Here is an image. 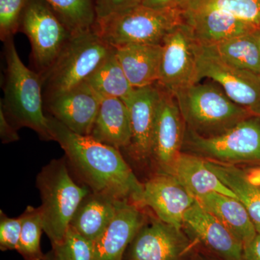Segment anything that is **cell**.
<instances>
[{"label": "cell", "instance_id": "6da1fadb", "mask_svg": "<svg viewBox=\"0 0 260 260\" xmlns=\"http://www.w3.org/2000/svg\"><path fill=\"white\" fill-rule=\"evenodd\" d=\"M49 116L53 140L64 151L68 164L90 191L129 201L140 207L143 184L136 177L120 150L76 134Z\"/></svg>", "mask_w": 260, "mask_h": 260}, {"label": "cell", "instance_id": "e575fe53", "mask_svg": "<svg viewBox=\"0 0 260 260\" xmlns=\"http://www.w3.org/2000/svg\"><path fill=\"white\" fill-rule=\"evenodd\" d=\"M243 260H260V232L244 246Z\"/></svg>", "mask_w": 260, "mask_h": 260}, {"label": "cell", "instance_id": "836d02e7", "mask_svg": "<svg viewBox=\"0 0 260 260\" xmlns=\"http://www.w3.org/2000/svg\"><path fill=\"white\" fill-rule=\"evenodd\" d=\"M0 138L3 144L14 143L20 140L16 128L8 120L1 107H0Z\"/></svg>", "mask_w": 260, "mask_h": 260}, {"label": "cell", "instance_id": "1f68e13d", "mask_svg": "<svg viewBox=\"0 0 260 260\" xmlns=\"http://www.w3.org/2000/svg\"><path fill=\"white\" fill-rule=\"evenodd\" d=\"M22 229V218H10L0 211V249L16 250Z\"/></svg>", "mask_w": 260, "mask_h": 260}, {"label": "cell", "instance_id": "8992f818", "mask_svg": "<svg viewBox=\"0 0 260 260\" xmlns=\"http://www.w3.org/2000/svg\"><path fill=\"white\" fill-rule=\"evenodd\" d=\"M181 8L154 9L140 4L95 23V31L109 46L162 45L166 37L183 23Z\"/></svg>", "mask_w": 260, "mask_h": 260}, {"label": "cell", "instance_id": "f35d334b", "mask_svg": "<svg viewBox=\"0 0 260 260\" xmlns=\"http://www.w3.org/2000/svg\"><path fill=\"white\" fill-rule=\"evenodd\" d=\"M254 34H255L256 39H257L258 42H259V47H260V28L257 29L255 32H254Z\"/></svg>", "mask_w": 260, "mask_h": 260}, {"label": "cell", "instance_id": "d590c367", "mask_svg": "<svg viewBox=\"0 0 260 260\" xmlns=\"http://www.w3.org/2000/svg\"><path fill=\"white\" fill-rule=\"evenodd\" d=\"M186 0H142L141 5L154 9L181 8Z\"/></svg>", "mask_w": 260, "mask_h": 260}, {"label": "cell", "instance_id": "83f0119b", "mask_svg": "<svg viewBox=\"0 0 260 260\" xmlns=\"http://www.w3.org/2000/svg\"><path fill=\"white\" fill-rule=\"evenodd\" d=\"M181 9L184 12L218 10L260 28V0H186Z\"/></svg>", "mask_w": 260, "mask_h": 260}, {"label": "cell", "instance_id": "44dd1931", "mask_svg": "<svg viewBox=\"0 0 260 260\" xmlns=\"http://www.w3.org/2000/svg\"><path fill=\"white\" fill-rule=\"evenodd\" d=\"M166 173L177 178L195 199L210 192L237 198L218 176L207 167L203 157L181 152Z\"/></svg>", "mask_w": 260, "mask_h": 260}, {"label": "cell", "instance_id": "ac0fdd59", "mask_svg": "<svg viewBox=\"0 0 260 260\" xmlns=\"http://www.w3.org/2000/svg\"><path fill=\"white\" fill-rule=\"evenodd\" d=\"M183 20L200 46L214 45L259 29L234 15L215 10L183 11Z\"/></svg>", "mask_w": 260, "mask_h": 260}, {"label": "cell", "instance_id": "ffe728a7", "mask_svg": "<svg viewBox=\"0 0 260 260\" xmlns=\"http://www.w3.org/2000/svg\"><path fill=\"white\" fill-rule=\"evenodd\" d=\"M126 78L134 88L154 85L160 78L162 46L135 44L115 49Z\"/></svg>", "mask_w": 260, "mask_h": 260}, {"label": "cell", "instance_id": "e0dca14e", "mask_svg": "<svg viewBox=\"0 0 260 260\" xmlns=\"http://www.w3.org/2000/svg\"><path fill=\"white\" fill-rule=\"evenodd\" d=\"M183 226L223 260H243L244 245L197 200L184 214Z\"/></svg>", "mask_w": 260, "mask_h": 260}, {"label": "cell", "instance_id": "52a82bcc", "mask_svg": "<svg viewBox=\"0 0 260 260\" xmlns=\"http://www.w3.org/2000/svg\"><path fill=\"white\" fill-rule=\"evenodd\" d=\"M191 152L225 164L260 166V116H252L216 136L204 138L187 129L184 138Z\"/></svg>", "mask_w": 260, "mask_h": 260}, {"label": "cell", "instance_id": "5b68a950", "mask_svg": "<svg viewBox=\"0 0 260 260\" xmlns=\"http://www.w3.org/2000/svg\"><path fill=\"white\" fill-rule=\"evenodd\" d=\"M114 50L94 28L72 35L54 64L41 75L45 100L86 83Z\"/></svg>", "mask_w": 260, "mask_h": 260}, {"label": "cell", "instance_id": "f1b7e54d", "mask_svg": "<svg viewBox=\"0 0 260 260\" xmlns=\"http://www.w3.org/2000/svg\"><path fill=\"white\" fill-rule=\"evenodd\" d=\"M20 216L22 229L17 251L25 260H44L46 255L41 249V237L44 230L40 208L28 206Z\"/></svg>", "mask_w": 260, "mask_h": 260}, {"label": "cell", "instance_id": "5bb4252c", "mask_svg": "<svg viewBox=\"0 0 260 260\" xmlns=\"http://www.w3.org/2000/svg\"><path fill=\"white\" fill-rule=\"evenodd\" d=\"M130 244L128 260H179L188 241L181 229L157 218L146 219Z\"/></svg>", "mask_w": 260, "mask_h": 260}, {"label": "cell", "instance_id": "4316f807", "mask_svg": "<svg viewBox=\"0 0 260 260\" xmlns=\"http://www.w3.org/2000/svg\"><path fill=\"white\" fill-rule=\"evenodd\" d=\"M72 35L91 30L96 23L94 0H44Z\"/></svg>", "mask_w": 260, "mask_h": 260}, {"label": "cell", "instance_id": "8fae6325", "mask_svg": "<svg viewBox=\"0 0 260 260\" xmlns=\"http://www.w3.org/2000/svg\"><path fill=\"white\" fill-rule=\"evenodd\" d=\"M195 198L172 174L160 173L143 184L140 208H150L164 223L181 229Z\"/></svg>", "mask_w": 260, "mask_h": 260}, {"label": "cell", "instance_id": "30bf717a", "mask_svg": "<svg viewBox=\"0 0 260 260\" xmlns=\"http://www.w3.org/2000/svg\"><path fill=\"white\" fill-rule=\"evenodd\" d=\"M162 46L159 86L174 95L178 90L199 83V44L184 22L169 32Z\"/></svg>", "mask_w": 260, "mask_h": 260}, {"label": "cell", "instance_id": "2e32d148", "mask_svg": "<svg viewBox=\"0 0 260 260\" xmlns=\"http://www.w3.org/2000/svg\"><path fill=\"white\" fill-rule=\"evenodd\" d=\"M143 208L121 201L115 216L102 236L94 242V260H124V254L146 218Z\"/></svg>", "mask_w": 260, "mask_h": 260}, {"label": "cell", "instance_id": "4dcf8cb0", "mask_svg": "<svg viewBox=\"0 0 260 260\" xmlns=\"http://www.w3.org/2000/svg\"><path fill=\"white\" fill-rule=\"evenodd\" d=\"M26 3L27 0H0V38L3 42L19 30Z\"/></svg>", "mask_w": 260, "mask_h": 260}, {"label": "cell", "instance_id": "f546056e", "mask_svg": "<svg viewBox=\"0 0 260 260\" xmlns=\"http://www.w3.org/2000/svg\"><path fill=\"white\" fill-rule=\"evenodd\" d=\"M60 260H94V242L69 227L60 244L53 246Z\"/></svg>", "mask_w": 260, "mask_h": 260}, {"label": "cell", "instance_id": "484cf974", "mask_svg": "<svg viewBox=\"0 0 260 260\" xmlns=\"http://www.w3.org/2000/svg\"><path fill=\"white\" fill-rule=\"evenodd\" d=\"M254 32L205 47H210L225 62L260 75V47Z\"/></svg>", "mask_w": 260, "mask_h": 260}, {"label": "cell", "instance_id": "603a6c76", "mask_svg": "<svg viewBox=\"0 0 260 260\" xmlns=\"http://www.w3.org/2000/svg\"><path fill=\"white\" fill-rule=\"evenodd\" d=\"M207 211L214 215L243 245L250 242L256 234L245 207L238 198L220 193L210 192L196 198Z\"/></svg>", "mask_w": 260, "mask_h": 260}, {"label": "cell", "instance_id": "d6a6232c", "mask_svg": "<svg viewBox=\"0 0 260 260\" xmlns=\"http://www.w3.org/2000/svg\"><path fill=\"white\" fill-rule=\"evenodd\" d=\"M142 0H94L96 21L141 4Z\"/></svg>", "mask_w": 260, "mask_h": 260}, {"label": "cell", "instance_id": "cb8c5ba5", "mask_svg": "<svg viewBox=\"0 0 260 260\" xmlns=\"http://www.w3.org/2000/svg\"><path fill=\"white\" fill-rule=\"evenodd\" d=\"M207 167L236 194L245 207L256 232H260V184L248 177L245 169L234 165L205 158Z\"/></svg>", "mask_w": 260, "mask_h": 260}, {"label": "cell", "instance_id": "8d00e7d4", "mask_svg": "<svg viewBox=\"0 0 260 260\" xmlns=\"http://www.w3.org/2000/svg\"><path fill=\"white\" fill-rule=\"evenodd\" d=\"M248 177L251 181L260 184V166H256V167H251L247 169Z\"/></svg>", "mask_w": 260, "mask_h": 260}, {"label": "cell", "instance_id": "277c9868", "mask_svg": "<svg viewBox=\"0 0 260 260\" xmlns=\"http://www.w3.org/2000/svg\"><path fill=\"white\" fill-rule=\"evenodd\" d=\"M37 185L42 198L39 208L44 232L52 246H56L64 239L77 208L90 189L73 179L64 158L51 160L43 167Z\"/></svg>", "mask_w": 260, "mask_h": 260}, {"label": "cell", "instance_id": "7a4b0ae2", "mask_svg": "<svg viewBox=\"0 0 260 260\" xmlns=\"http://www.w3.org/2000/svg\"><path fill=\"white\" fill-rule=\"evenodd\" d=\"M5 43L4 98L0 107L16 128L28 127L44 140H53L49 116L44 115L42 77L20 59L13 38Z\"/></svg>", "mask_w": 260, "mask_h": 260}, {"label": "cell", "instance_id": "9c48e42d", "mask_svg": "<svg viewBox=\"0 0 260 260\" xmlns=\"http://www.w3.org/2000/svg\"><path fill=\"white\" fill-rule=\"evenodd\" d=\"M198 69L200 80L207 78L213 80L233 102L260 116V75L233 66L210 47L200 45Z\"/></svg>", "mask_w": 260, "mask_h": 260}, {"label": "cell", "instance_id": "d4e9b609", "mask_svg": "<svg viewBox=\"0 0 260 260\" xmlns=\"http://www.w3.org/2000/svg\"><path fill=\"white\" fill-rule=\"evenodd\" d=\"M86 83L101 96L116 98L124 104L131 99L135 90L121 68L115 49L90 75Z\"/></svg>", "mask_w": 260, "mask_h": 260}, {"label": "cell", "instance_id": "d6986e66", "mask_svg": "<svg viewBox=\"0 0 260 260\" xmlns=\"http://www.w3.org/2000/svg\"><path fill=\"white\" fill-rule=\"evenodd\" d=\"M90 137L103 144L127 149L132 138L129 109L121 99L102 97Z\"/></svg>", "mask_w": 260, "mask_h": 260}, {"label": "cell", "instance_id": "4fadbf2b", "mask_svg": "<svg viewBox=\"0 0 260 260\" xmlns=\"http://www.w3.org/2000/svg\"><path fill=\"white\" fill-rule=\"evenodd\" d=\"M102 96L88 83L45 100L50 116L76 134L90 136Z\"/></svg>", "mask_w": 260, "mask_h": 260}, {"label": "cell", "instance_id": "3957f363", "mask_svg": "<svg viewBox=\"0 0 260 260\" xmlns=\"http://www.w3.org/2000/svg\"><path fill=\"white\" fill-rule=\"evenodd\" d=\"M187 129L204 138L216 136L256 116L233 102L215 82L199 83L174 94Z\"/></svg>", "mask_w": 260, "mask_h": 260}, {"label": "cell", "instance_id": "ba28073f", "mask_svg": "<svg viewBox=\"0 0 260 260\" xmlns=\"http://www.w3.org/2000/svg\"><path fill=\"white\" fill-rule=\"evenodd\" d=\"M19 30L30 41L32 61L40 75L54 64L72 37L44 0H27Z\"/></svg>", "mask_w": 260, "mask_h": 260}, {"label": "cell", "instance_id": "9a60e30c", "mask_svg": "<svg viewBox=\"0 0 260 260\" xmlns=\"http://www.w3.org/2000/svg\"><path fill=\"white\" fill-rule=\"evenodd\" d=\"M161 95L158 83L135 88L126 105L129 109L132 138L126 150L135 158L145 160L151 157L152 143L157 111Z\"/></svg>", "mask_w": 260, "mask_h": 260}, {"label": "cell", "instance_id": "7402d4cb", "mask_svg": "<svg viewBox=\"0 0 260 260\" xmlns=\"http://www.w3.org/2000/svg\"><path fill=\"white\" fill-rule=\"evenodd\" d=\"M121 201L124 200L90 191L77 208L70 226L95 242L112 223Z\"/></svg>", "mask_w": 260, "mask_h": 260}, {"label": "cell", "instance_id": "7c38bea8", "mask_svg": "<svg viewBox=\"0 0 260 260\" xmlns=\"http://www.w3.org/2000/svg\"><path fill=\"white\" fill-rule=\"evenodd\" d=\"M160 88L161 95L154 129L151 157L162 173H166L181 153L185 138V122L175 97Z\"/></svg>", "mask_w": 260, "mask_h": 260}, {"label": "cell", "instance_id": "74e56055", "mask_svg": "<svg viewBox=\"0 0 260 260\" xmlns=\"http://www.w3.org/2000/svg\"><path fill=\"white\" fill-rule=\"evenodd\" d=\"M44 260H60V259H59V256H57V254H56L55 251L52 249V251H51L49 254H48L47 255H46Z\"/></svg>", "mask_w": 260, "mask_h": 260}]
</instances>
